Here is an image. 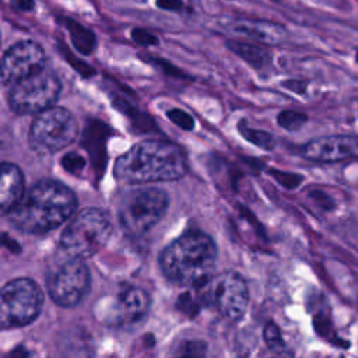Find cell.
I'll return each mask as SVG.
<instances>
[{
    "mask_svg": "<svg viewBox=\"0 0 358 358\" xmlns=\"http://www.w3.org/2000/svg\"><path fill=\"white\" fill-rule=\"evenodd\" d=\"M189 171L187 157L182 147L166 140H144L117 157L113 165L115 178L124 185L173 182Z\"/></svg>",
    "mask_w": 358,
    "mask_h": 358,
    "instance_id": "6da1fadb",
    "label": "cell"
},
{
    "mask_svg": "<svg viewBox=\"0 0 358 358\" xmlns=\"http://www.w3.org/2000/svg\"><path fill=\"white\" fill-rule=\"evenodd\" d=\"M77 210L74 192L62 182L42 179L31 186L8 213L10 222L27 234H46L64 224Z\"/></svg>",
    "mask_w": 358,
    "mask_h": 358,
    "instance_id": "7a4b0ae2",
    "label": "cell"
},
{
    "mask_svg": "<svg viewBox=\"0 0 358 358\" xmlns=\"http://www.w3.org/2000/svg\"><path fill=\"white\" fill-rule=\"evenodd\" d=\"M218 249L214 239L199 229L187 231L169 242L159 253L164 277L176 285L196 287L215 267Z\"/></svg>",
    "mask_w": 358,
    "mask_h": 358,
    "instance_id": "3957f363",
    "label": "cell"
},
{
    "mask_svg": "<svg viewBox=\"0 0 358 358\" xmlns=\"http://www.w3.org/2000/svg\"><path fill=\"white\" fill-rule=\"evenodd\" d=\"M113 225L109 214L96 207L80 210L60 235L63 253L87 259L98 253L109 241Z\"/></svg>",
    "mask_w": 358,
    "mask_h": 358,
    "instance_id": "277c9868",
    "label": "cell"
},
{
    "mask_svg": "<svg viewBox=\"0 0 358 358\" xmlns=\"http://www.w3.org/2000/svg\"><path fill=\"white\" fill-rule=\"evenodd\" d=\"M194 288L199 303L227 320H239L248 309V285L236 271L228 270L210 274Z\"/></svg>",
    "mask_w": 358,
    "mask_h": 358,
    "instance_id": "5b68a950",
    "label": "cell"
},
{
    "mask_svg": "<svg viewBox=\"0 0 358 358\" xmlns=\"http://www.w3.org/2000/svg\"><path fill=\"white\" fill-rule=\"evenodd\" d=\"M168 194L158 187H140L127 192L119 201L117 218L129 236H141L165 215Z\"/></svg>",
    "mask_w": 358,
    "mask_h": 358,
    "instance_id": "8992f818",
    "label": "cell"
},
{
    "mask_svg": "<svg viewBox=\"0 0 358 358\" xmlns=\"http://www.w3.org/2000/svg\"><path fill=\"white\" fill-rule=\"evenodd\" d=\"M78 136L74 115L63 106H50L35 115L29 131V148L39 155L55 154L70 145Z\"/></svg>",
    "mask_w": 358,
    "mask_h": 358,
    "instance_id": "52a82bcc",
    "label": "cell"
},
{
    "mask_svg": "<svg viewBox=\"0 0 358 358\" xmlns=\"http://www.w3.org/2000/svg\"><path fill=\"white\" fill-rule=\"evenodd\" d=\"M45 282L48 295L56 305L74 308L87 296L91 274L84 259L64 253V257L48 268Z\"/></svg>",
    "mask_w": 358,
    "mask_h": 358,
    "instance_id": "ba28073f",
    "label": "cell"
},
{
    "mask_svg": "<svg viewBox=\"0 0 358 358\" xmlns=\"http://www.w3.org/2000/svg\"><path fill=\"white\" fill-rule=\"evenodd\" d=\"M43 291L31 278H14L6 282L0 291V324L1 329L28 326L42 312Z\"/></svg>",
    "mask_w": 358,
    "mask_h": 358,
    "instance_id": "9c48e42d",
    "label": "cell"
},
{
    "mask_svg": "<svg viewBox=\"0 0 358 358\" xmlns=\"http://www.w3.org/2000/svg\"><path fill=\"white\" fill-rule=\"evenodd\" d=\"M62 91L59 77L45 69L13 84L8 106L18 115H36L53 105Z\"/></svg>",
    "mask_w": 358,
    "mask_h": 358,
    "instance_id": "30bf717a",
    "label": "cell"
},
{
    "mask_svg": "<svg viewBox=\"0 0 358 358\" xmlns=\"http://www.w3.org/2000/svg\"><path fill=\"white\" fill-rule=\"evenodd\" d=\"M45 50L31 39L11 45L1 57V83L13 85L45 69Z\"/></svg>",
    "mask_w": 358,
    "mask_h": 358,
    "instance_id": "8fae6325",
    "label": "cell"
},
{
    "mask_svg": "<svg viewBox=\"0 0 358 358\" xmlns=\"http://www.w3.org/2000/svg\"><path fill=\"white\" fill-rule=\"evenodd\" d=\"M303 158L315 162H337L358 157V136L336 134L317 137L308 141L302 148Z\"/></svg>",
    "mask_w": 358,
    "mask_h": 358,
    "instance_id": "7c38bea8",
    "label": "cell"
},
{
    "mask_svg": "<svg viewBox=\"0 0 358 358\" xmlns=\"http://www.w3.org/2000/svg\"><path fill=\"white\" fill-rule=\"evenodd\" d=\"M151 306L148 292L140 287H124L115 298L108 322L112 324H136L141 322Z\"/></svg>",
    "mask_w": 358,
    "mask_h": 358,
    "instance_id": "4fadbf2b",
    "label": "cell"
},
{
    "mask_svg": "<svg viewBox=\"0 0 358 358\" xmlns=\"http://www.w3.org/2000/svg\"><path fill=\"white\" fill-rule=\"evenodd\" d=\"M231 31L266 45H278L287 38V31L282 25L267 20L241 18L232 24Z\"/></svg>",
    "mask_w": 358,
    "mask_h": 358,
    "instance_id": "5bb4252c",
    "label": "cell"
},
{
    "mask_svg": "<svg viewBox=\"0 0 358 358\" xmlns=\"http://www.w3.org/2000/svg\"><path fill=\"white\" fill-rule=\"evenodd\" d=\"M0 168V213L8 215L27 190L24 175L15 164L3 162Z\"/></svg>",
    "mask_w": 358,
    "mask_h": 358,
    "instance_id": "9a60e30c",
    "label": "cell"
},
{
    "mask_svg": "<svg viewBox=\"0 0 358 358\" xmlns=\"http://www.w3.org/2000/svg\"><path fill=\"white\" fill-rule=\"evenodd\" d=\"M227 46L236 53L239 57H242L245 62H248L250 66L256 69H262L270 63V53L263 49L262 46L239 42V41H228Z\"/></svg>",
    "mask_w": 358,
    "mask_h": 358,
    "instance_id": "2e32d148",
    "label": "cell"
},
{
    "mask_svg": "<svg viewBox=\"0 0 358 358\" xmlns=\"http://www.w3.org/2000/svg\"><path fill=\"white\" fill-rule=\"evenodd\" d=\"M62 24L66 27V29L70 34L71 42L74 43V46L83 52V53H91L92 49L95 48V35L91 29L85 28L84 25H81L80 22L74 21L70 17H63Z\"/></svg>",
    "mask_w": 358,
    "mask_h": 358,
    "instance_id": "e0dca14e",
    "label": "cell"
},
{
    "mask_svg": "<svg viewBox=\"0 0 358 358\" xmlns=\"http://www.w3.org/2000/svg\"><path fill=\"white\" fill-rule=\"evenodd\" d=\"M264 340L271 351H274L275 354H285L287 345L282 340L280 329L273 322L267 323L264 327Z\"/></svg>",
    "mask_w": 358,
    "mask_h": 358,
    "instance_id": "ac0fdd59",
    "label": "cell"
},
{
    "mask_svg": "<svg viewBox=\"0 0 358 358\" xmlns=\"http://www.w3.org/2000/svg\"><path fill=\"white\" fill-rule=\"evenodd\" d=\"M277 120H278V124L287 130H298L305 124V122L308 120V116L296 110H284L278 115Z\"/></svg>",
    "mask_w": 358,
    "mask_h": 358,
    "instance_id": "d6986e66",
    "label": "cell"
},
{
    "mask_svg": "<svg viewBox=\"0 0 358 358\" xmlns=\"http://www.w3.org/2000/svg\"><path fill=\"white\" fill-rule=\"evenodd\" d=\"M315 327L317 330L319 334H322L323 337H327L329 340H331L333 343L338 344V345H345L348 348L350 343L348 341H343L340 338H337L336 333L333 331V327H331V322L329 320V317H324V316H317L315 319Z\"/></svg>",
    "mask_w": 358,
    "mask_h": 358,
    "instance_id": "ffe728a7",
    "label": "cell"
},
{
    "mask_svg": "<svg viewBox=\"0 0 358 358\" xmlns=\"http://www.w3.org/2000/svg\"><path fill=\"white\" fill-rule=\"evenodd\" d=\"M243 136L250 140L252 143L257 144V145H262V147H273V137L270 136V133H266V131H257V130H253V129H249L248 126L242 130Z\"/></svg>",
    "mask_w": 358,
    "mask_h": 358,
    "instance_id": "44dd1931",
    "label": "cell"
},
{
    "mask_svg": "<svg viewBox=\"0 0 358 358\" xmlns=\"http://www.w3.org/2000/svg\"><path fill=\"white\" fill-rule=\"evenodd\" d=\"M166 116L179 127L185 129V130H190L193 129V117L190 115H187L186 112L180 110V109H172L166 113Z\"/></svg>",
    "mask_w": 358,
    "mask_h": 358,
    "instance_id": "7402d4cb",
    "label": "cell"
},
{
    "mask_svg": "<svg viewBox=\"0 0 358 358\" xmlns=\"http://www.w3.org/2000/svg\"><path fill=\"white\" fill-rule=\"evenodd\" d=\"M131 38H133V41H136L137 43H140L143 46H150V45L158 43V38L154 34H151L150 31L143 29V28H134L131 31Z\"/></svg>",
    "mask_w": 358,
    "mask_h": 358,
    "instance_id": "603a6c76",
    "label": "cell"
},
{
    "mask_svg": "<svg viewBox=\"0 0 358 358\" xmlns=\"http://www.w3.org/2000/svg\"><path fill=\"white\" fill-rule=\"evenodd\" d=\"M206 344L201 341H186L182 345L180 354L182 355H204L206 354Z\"/></svg>",
    "mask_w": 358,
    "mask_h": 358,
    "instance_id": "cb8c5ba5",
    "label": "cell"
},
{
    "mask_svg": "<svg viewBox=\"0 0 358 358\" xmlns=\"http://www.w3.org/2000/svg\"><path fill=\"white\" fill-rule=\"evenodd\" d=\"M157 6L162 10L175 11V13L185 10V4L182 0H157Z\"/></svg>",
    "mask_w": 358,
    "mask_h": 358,
    "instance_id": "d4e9b609",
    "label": "cell"
},
{
    "mask_svg": "<svg viewBox=\"0 0 358 358\" xmlns=\"http://www.w3.org/2000/svg\"><path fill=\"white\" fill-rule=\"evenodd\" d=\"M310 196H312V197H315V199L317 200V203L320 201L322 207H323V208H326V210H331V208L334 207V201H333V199H331L329 194H326L324 192H322V190H316V192H313Z\"/></svg>",
    "mask_w": 358,
    "mask_h": 358,
    "instance_id": "484cf974",
    "label": "cell"
},
{
    "mask_svg": "<svg viewBox=\"0 0 358 358\" xmlns=\"http://www.w3.org/2000/svg\"><path fill=\"white\" fill-rule=\"evenodd\" d=\"M10 6L17 11H32L35 7L34 0H10Z\"/></svg>",
    "mask_w": 358,
    "mask_h": 358,
    "instance_id": "4316f807",
    "label": "cell"
},
{
    "mask_svg": "<svg viewBox=\"0 0 358 358\" xmlns=\"http://www.w3.org/2000/svg\"><path fill=\"white\" fill-rule=\"evenodd\" d=\"M285 85L291 90V91H295V92H303L305 91V87H306V83L305 81H289V83H285Z\"/></svg>",
    "mask_w": 358,
    "mask_h": 358,
    "instance_id": "83f0119b",
    "label": "cell"
},
{
    "mask_svg": "<svg viewBox=\"0 0 358 358\" xmlns=\"http://www.w3.org/2000/svg\"><path fill=\"white\" fill-rule=\"evenodd\" d=\"M355 59H357V62H358V50H357V56H355Z\"/></svg>",
    "mask_w": 358,
    "mask_h": 358,
    "instance_id": "f1b7e54d",
    "label": "cell"
},
{
    "mask_svg": "<svg viewBox=\"0 0 358 358\" xmlns=\"http://www.w3.org/2000/svg\"><path fill=\"white\" fill-rule=\"evenodd\" d=\"M140 1H144V0H140Z\"/></svg>",
    "mask_w": 358,
    "mask_h": 358,
    "instance_id": "f546056e",
    "label": "cell"
}]
</instances>
